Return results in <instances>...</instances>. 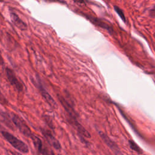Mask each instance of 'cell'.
Segmentation results:
<instances>
[{"label": "cell", "mask_w": 155, "mask_h": 155, "mask_svg": "<svg viewBox=\"0 0 155 155\" xmlns=\"http://www.w3.org/2000/svg\"><path fill=\"white\" fill-rule=\"evenodd\" d=\"M12 119L13 123L19 129L21 133H22L26 137H30L32 134L31 130L25 122V121L20 116L16 114L12 113Z\"/></svg>", "instance_id": "7a4b0ae2"}, {"label": "cell", "mask_w": 155, "mask_h": 155, "mask_svg": "<svg viewBox=\"0 0 155 155\" xmlns=\"http://www.w3.org/2000/svg\"><path fill=\"white\" fill-rule=\"evenodd\" d=\"M1 133L3 137L17 150L21 152L22 153H28V146L22 140L18 139L16 137L12 134L11 133L6 131H2Z\"/></svg>", "instance_id": "6da1fadb"}, {"label": "cell", "mask_w": 155, "mask_h": 155, "mask_svg": "<svg viewBox=\"0 0 155 155\" xmlns=\"http://www.w3.org/2000/svg\"><path fill=\"white\" fill-rule=\"evenodd\" d=\"M30 138L32 140L33 143L36 148V150H37V151L40 153V154H45L44 150L43 149V147H42V142L41 140V139L38 137L36 135L32 134L31 136H30Z\"/></svg>", "instance_id": "ba28073f"}, {"label": "cell", "mask_w": 155, "mask_h": 155, "mask_svg": "<svg viewBox=\"0 0 155 155\" xmlns=\"http://www.w3.org/2000/svg\"><path fill=\"white\" fill-rule=\"evenodd\" d=\"M0 101H1V103L4 104H8L7 100L6 99L5 96L2 94V93L1 92V91H0Z\"/></svg>", "instance_id": "4fadbf2b"}, {"label": "cell", "mask_w": 155, "mask_h": 155, "mask_svg": "<svg viewBox=\"0 0 155 155\" xmlns=\"http://www.w3.org/2000/svg\"><path fill=\"white\" fill-rule=\"evenodd\" d=\"M114 9L115 10L116 13L119 15L120 18L122 19V21L125 22L126 19H125V15H124V13L123 11L117 6H114Z\"/></svg>", "instance_id": "7c38bea8"}, {"label": "cell", "mask_w": 155, "mask_h": 155, "mask_svg": "<svg viewBox=\"0 0 155 155\" xmlns=\"http://www.w3.org/2000/svg\"><path fill=\"white\" fill-rule=\"evenodd\" d=\"M4 64V61L0 52V65H3Z\"/></svg>", "instance_id": "5bb4252c"}, {"label": "cell", "mask_w": 155, "mask_h": 155, "mask_svg": "<svg viewBox=\"0 0 155 155\" xmlns=\"http://www.w3.org/2000/svg\"><path fill=\"white\" fill-rule=\"evenodd\" d=\"M10 18L13 23V24L16 26L18 28H19L21 30H26L27 29V26L26 24L21 20L19 17L15 13H10Z\"/></svg>", "instance_id": "8992f818"}, {"label": "cell", "mask_w": 155, "mask_h": 155, "mask_svg": "<svg viewBox=\"0 0 155 155\" xmlns=\"http://www.w3.org/2000/svg\"><path fill=\"white\" fill-rule=\"evenodd\" d=\"M76 1H79L80 2H83V0H76Z\"/></svg>", "instance_id": "9a60e30c"}, {"label": "cell", "mask_w": 155, "mask_h": 155, "mask_svg": "<svg viewBox=\"0 0 155 155\" xmlns=\"http://www.w3.org/2000/svg\"><path fill=\"white\" fill-rule=\"evenodd\" d=\"M89 19H90L94 24H95L96 25H99V27H102V28H105V29L108 30L109 31H112V28H111L108 24H105V22H104L100 21L99 19H96V18H91V17H90Z\"/></svg>", "instance_id": "30bf717a"}, {"label": "cell", "mask_w": 155, "mask_h": 155, "mask_svg": "<svg viewBox=\"0 0 155 155\" xmlns=\"http://www.w3.org/2000/svg\"><path fill=\"white\" fill-rule=\"evenodd\" d=\"M129 144H130V148H131L133 150L136 151V152L138 153H142V150H141V149L137 146V145L134 142H133V140H129Z\"/></svg>", "instance_id": "8fae6325"}, {"label": "cell", "mask_w": 155, "mask_h": 155, "mask_svg": "<svg viewBox=\"0 0 155 155\" xmlns=\"http://www.w3.org/2000/svg\"><path fill=\"white\" fill-rule=\"evenodd\" d=\"M5 73L9 82L14 87V88H15V90H16L18 92L22 91L24 89L23 85L21 82L18 79L14 71L11 68L6 67Z\"/></svg>", "instance_id": "277c9868"}, {"label": "cell", "mask_w": 155, "mask_h": 155, "mask_svg": "<svg viewBox=\"0 0 155 155\" xmlns=\"http://www.w3.org/2000/svg\"><path fill=\"white\" fill-rule=\"evenodd\" d=\"M32 81H33V84H35V85L39 90L41 96L44 99V100L47 102V104L51 107H52L53 108H56L57 107V104H56L55 101L53 99L51 96L45 89V88L43 87V85L41 84V83L39 81H36L35 80H33Z\"/></svg>", "instance_id": "3957f363"}, {"label": "cell", "mask_w": 155, "mask_h": 155, "mask_svg": "<svg viewBox=\"0 0 155 155\" xmlns=\"http://www.w3.org/2000/svg\"><path fill=\"white\" fill-rule=\"evenodd\" d=\"M41 131L46 140L51 146H52L56 150H61V146L58 140L57 139H56V137L53 135L50 130L45 128H41Z\"/></svg>", "instance_id": "5b68a950"}, {"label": "cell", "mask_w": 155, "mask_h": 155, "mask_svg": "<svg viewBox=\"0 0 155 155\" xmlns=\"http://www.w3.org/2000/svg\"><path fill=\"white\" fill-rule=\"evenodd\" d=\"M99 135L101 137V139L103 140V141L105 143V144L113 151H114L116 153H119V149L117 145L113 142L105 133L102 132H99Z\"/></svg>", "instance_id": "52a82bcc"}, {"label": "cell", "mask_w": 155, "mask_h": 155, "mask_svg": "<svg viewBox=\"0 0 155 155\" xmlns=\"http://www.w3.org/2000/svg\"><path fill=\"white\" fill-rule=\"evenodd\" d=\"M2 127H1V125H0V129H2Z\"/></svg>", "instance_id": "2e32d148"}, {"label": "cell", "mask_w": 155, "mask_h": 155, "mask_svg": "<svg viewBox=\"0 0 155 155\" xmlns=\"http://www.w3.org/2000/svg\"><path fill=\"white\" fill-rule=\"evenodd\" d=\"M0 121L5 124L10 129L14 130L13 123L11 122L8 114L1 110H0Z\"/></svg>", "instance_id": "9c48e42d"}]
</instances>
